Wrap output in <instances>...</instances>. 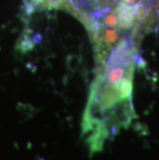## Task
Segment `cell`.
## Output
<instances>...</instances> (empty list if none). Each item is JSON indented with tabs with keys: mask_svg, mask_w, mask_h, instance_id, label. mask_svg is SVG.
Masks as SVG:
<instances>
[{
	"mask_svg": "<svg viewBox=\"0 0 159 160\" xmlns=\"http://www.w3.org/2000/svg\"><path fill=\"white\" fill-rule=\"evenodd\" d=\"M137 56L133 38L125 36L100 65L91 86L82 121V134L90 154L128 127L134 117L132 79Z\"/></svg>",
	"mask_w": 159,
	"mask_h": 160,
	"instance_id": "6da1fadb",
	"label": "cell"
}]
</instances>
